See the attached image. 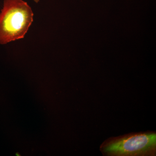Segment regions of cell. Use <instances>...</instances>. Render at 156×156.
<instances>
[{
    "mask_svg": "<svg viewBox=\"0 0 156 156\" xmlns=\"http://www.w3.org/2000/svg\"><path fill=\"white\" fill-rule=\"evenodd\" d=\"M33 17L31 8L23 0H4L0 13V44L23 38Z\"/></svg>",
    "mask_w": 156,
    "mask_h": 156,
    "instance_id": "1",
    "label": "cell"
},
{
    "mask_svg": "<svg viewBox=\"0 0 156 156\" xmlns=\"http://www.w3.org/2000/svg\"><path fill=\"white\" fill-rule=\"evenodd\" d=\"M36 3H38L40 2V0H34Z\"/></svg>",
    "mask_w": 156,
    "mask_h": 156,
    "instance_id": "3",
    "label": "cell"
},
{
    "mask_svg": "<svg viewBox=\"0 0 156 156\" xmlns=\"http://www.w3.org/2000/svg\"><path fill=\"white\" fill-rule=\"evenodd\" d=\"M100 151L106 156H155L156 133L147 131L110 137L101 144Z\"/></svg>",
    "mask_w": 156,
    "mask_h": 156,
    "instance_id": "2",
    "label": "cell"
}]
</instances>
